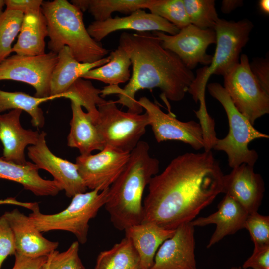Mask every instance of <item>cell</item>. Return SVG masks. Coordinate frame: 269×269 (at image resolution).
Returning <instances> with one entry per match:
<instances>
[{"instance_id": "obj_6", "label": "cell", "mask_w": 269, "mask_h": 269, "mask_svg": "<svg viewBox=\"0 0 269 269\" xmlns=\"http://www.w3.org/2000/svg\"><path fill=\"white\" fill-rule=\"evenodd\" d=\"M211 96L224 108L228 117L229 130L222 139L216 140L212 149L224 152L229 166L235 168L245 163L254 167L258 159L257 152L250 149V142L257 139H268L269 136L255 129L249 120L236 108L225 89L217 82L207 85Z\"/></svg>"}, {"instance_id": "obj_45", "label": "cell", "mask_w": 269, "mask_h": 269, "mask_svg": "<svg viewBox=\"0 0 269 269\" xmlns=\"http://www.w3.org/2000/svg\"><path fill=\"white\" fill-rule=\"evenodd\" d=\"M230 269H242V267L238 266V267H232Z\"/></svg>"}, {"instance_id": "obj_31", "label": "cell", "mask_w": 269, "mask_h": 269, "mask_svg": "<svg viewBox=\"0 0 269 269\" xmlns=\"http://www.w3.org/2000/svg\"><path fill=\"white\" fill-rule=\"evenodd\" d=\"M24 14L5 9L0 12V63L12 53V44L19 33Z\"/></svg>"}, {"instance_id": "obj_38", "label": "cell", "mask_w": 269, "mask_h": 269, "mask_svg": "<svg viewBox=\"0 0 269 269\" xmlns=\"http://www.w3.org/2000/svg\"><path fill=\"white\" fill-rule=\"evenodd\" d=\"M243 269H269V245H254L252 254L243 264Z\"/></svg>"}, {"instance_id": "obj_32", "label": "cell", "mask_w": 269, "mask_h": 269, "mask_svg": "<svg viewBox=\"0 0 269 269\" xmlns=\"http://www.w3.org/2000/svg\"><path fill=\"white\" fill-rule=\"evenodd\" d=\"M183 1L191 24L202 29H214L219 19L214 0Z\"/></svg>"}, {"instance_id": "obj_42", "label": "cell", "mask_w": 269, "mask_h": 269, "mask_svg": "<svg viewBox=\"0 0 269 269\" xmlns=\"http://www.w3.org/2000/svg\"><path fill=\"white\" fill-rule=\"evenodd\" d=\"M243 5V1L242 0H223L222 1L221 10L224 14H229Z\"/></svg>"}, {"instance_id": "obj_25", "label": "cell", "mask_w": 269, "mask_h": 269, "mask_svg": "<svg viewBox=\"0 0 269 269\" xmlns=\"http://www.w3.org/2000/svg\"><path fill=\"white\" fill-rule=\"evenodd\" d=\"M48 36L47 24L41 9L24 14L17 42L12 53L35 56L45 54V38Z\"/></svg>"}, {"instance_id": "obj_26", "label": "cell", "mask_w": 269, "mask_h": 269, "mask_svg": "<svg viewBox=\"0 0 269 269\" xmlns=\"http://www.w3.org/2000/svg\"><path fill=\"white\" fill-rule=\"evenodd\" d=\"M109 56L108 62L90 70L81 78L98 80L108 86H119V84L129 81L131 77V61L127 52L118 46Z\"/></svg>"}, {"instance_id": "obj_17", "label": "cell", "mask_w": 269, "mask_h": 269, "mask_svg": "<svg viewBox=\"0 0 269 269\" xmlns=\"http://www.w3.org/2000/svg\"><path fill=\"white\" fill-rule=\"evenodd\" d=\"M264 190L260 174L245 163L232 168L229 174L223 176L222 193L236 200L249 214L257 212Z\"/></svg>"}, {"instance_id": "obj_10", "label": "cell", "mask_w": 269, "mask_h": 269, "mask_svg": "<svg viewBox=\"0 0 269 269\" xmlns=\"http://www.w3.org/2000/svg\"><path fill=\"white\" fill-rule=\"evenodd\" d=\"M57 61V54L50 51L35 56L15 54L0 63V81L10 80L27 83L35 89V97H48L51 76Z\"/></svg>"}, {"instance_id": "obj_12", "label": "cell", "mask_w": 269, "mask_h": 269, "mask_svg": "<svg viewBox=\"0 0 269 269\" xmlns=\"http://www.w3.org/2000/svg\"><path fill=\"white\" fill-rule=\"evenodd\" d=\"M138 103L145 110L149 125L152 128L157 142L177 140L189 145L196 150L205 147L203 132L199 123L193 120L183 122L171 113H166L159 106L146 97Z\"/></svg>"}, {"instance_id": "obj_34", "label": "cell", "mask_w": 269, "mask_h": 269, "mask_svg": "<svg viewBox=\"0 0 269 269\" xmlns=\"http://www.w3.org/2000/svg\"><path fill=\"white\" fill-rule=\"evenodd\" d=\"M79 249L77 241L62 252L53 251L47 256L44 269H85L79 256Z\"/></svg>"}, {"instance_id": "obj_18", "label": "cell", "mask_w": 269, "mask_h": 269, "mask_svg": "<svg viewBox=\"0 0 269 269\" xmlns=\"http://www.w3.org/2000/svg\"><path fill=\"white\" fill-rule=\"evenodd\" d=\"M13 233L16 253L29 258L47 256L56 250L58 242L44 237L35 227L28 216L18 209L6 211L2 215Z\"/></svg>"}, {"instance_id": "obj_8", "label": "cell", "mask_w": 269, "mask_h": 269, "mask_svg": "<svg viewBox=\"0 0 269 269\" xmlns=\"http://www.w3.org/2000/svg\"><path fill=\"white\" fill-rule=\"evenodd\" d=\"M115 101L105 100L97 106L98 115L93 122L104 147L108 146L130 153L140 141L149 125L143 114L124 112Z\"/></svg>"}, {"instance_id": "obj_33", "label": "cell", "mask_w": 269, "mask_h": 269, "mask_svg": "<svg viewBox=\"0 0 269 269\" xmlns=\"http://www.w3.org/2000/svg\"><path fill=\"white\" fill-rule=\"evenodd\" d=\"M147 9L179 29L190 24L183 0H151Z\"/></svg>"}, {"instance_id": "obj_7", "label": "cell", "mask_w": 269, "mask_h": 269, "mask_svg": "<svg viewBox=\"0 0 269 269\" xmlns=\"http://www.w3.org/2000/svg\"><path fill=\"white\" fill-rule=\"evenodd\" d=\"M109 188L79 193L72 197L66 209L57 213L45 214L39 206L28 215L40 232L53 230L66 231L73 234L81 244L87 240L89 221L94 218L107 201Z\"/></svg>"}, {"instance_id": "obj_11", "label": "cell", "mask_w": 269, "mask_h": 269, "mask_svg": "<svg viewBox=\"0 0 269 269\" xmlns=\"http://www.w3.org/2000/svg\"><path fill=\"white\" fill-rule=\"evenodd\" d=\"M152 34L160 40L164 48L177 55L191 70L198 64L207 66L211 62L213 56L207 53V49L211 44H216L214 29H202L190 24L175 35L160 31Z\"/></svg>"}, {"instance_id": "obj_35", "label": "cell", "mask_w": 269, "mask_h": 269, "mask_svg": "<svg viewBox=\"0 0 269 269\" xmlns=\"http://www.w3.org/2000/svg\"><path fill=\"white\" fill-rule=\"evenodd\" d=\"M244 228L249 231L254 245H269V216L255 212L249 214Z\"/></svg>"}, {"instance_id": "obj_29", "label": "cell", "mask_w": 269, "mask_h": 269, "mask_svg": "<svg viewBox=\"0 0 269 269\" xmlns=\"http://www.w3.org/2000/svg\"><path fill=\"white\" fill-rule=\"evenodd\" d=\"M64 96L63 94L39 98L22 92H7L0 89V113L13 109L25 111L31 116L32 125L41 128L44 126L45 118L39 105L56 98H64Z\"/></svg>"}, {"instance_id": "obj_23", "label": "cell", "mask_w": 269, "mask_h": 269, "mask_svg": "<svg viewBox=\"0 0 269 269\" xmlns=\"http://www.w3.org/2000/svg\"><path fill=\"white\" fill-rule=\"evenodd\" d=\"M58 61L50 81V96L63 95L79 78L90 70L109 61L108 56L93 63H82L73 56L70 49L65 46L57 54Z\"/></svg>"}, {"instance_id": "obj_30", "label": "cell", "mask_w": 269, "mask_h": 269, "mask_svg": "<svg viewBox=\"0 0 269 269\" xmlns=\"http://www.w3.org/2000/svg\"><path fill=\"white\" fill-rule=\"evenodd\" d=\"M100 92L101 90L95 88L90 81L79 78L65 92V98L74 99L78 102L87 110L93 122L98 115L97 106L105 100Z\"/></svg>"}, {"instance_id": "obj_9", "label": "cell", "mask_w": 269, "mask_h": 269, "mask_svg": "<svg viewBox=\"0 0 269 269\" xmlns=\"http://www.w3.org/2000/svg\"><path fill=\"white\" fill-rule=\"evenodd\" d=\"M223 77V87L233 103L253 125L257 119L269 113V94L252 74L246 54H242L239 62Z\"/></svg>"}, {"instance_id": "obj_1", "label": "cell", "mask_w": 269, "mask_h": 269, "mask_svg": "<svg viewBox=\"0 0 269 269\" xmlns=\"http://www.w3.org/2000/svg\"><path fill=\"white\" fill-rule=\"evenodd\" d=\"M223 176L211 150L178 156L150 180L142 222L174 230L192 221L222 193Z\"/></svg>"}, {"instance_id": "obj_44", "label": "cell", "mask_w": 269, "mask_h": 269, "mask_svg": "<svg viewBox=\"0 0 269 269\" xmlns=\"http://www.w3.org/2000/svg\"><path fill=\"white\" fill-rule=\"evenodd\" d=\"M5 5V0H0V12L2 11V9Z\"/></svg>"}, {"instance_id": "obj_13", "label": "cell", "mask_w": 269, "mask_h": 269, "mask_svg": "<svg viewBox=\"0 0 269 269\" xmlns=\"http://www.w3.org/2000/svg\"><path fill=\"white\" fill-rule=\"evenodd\" d=\"M130 153L106 146L96 154L80 155L75 163L87 188L101 191L109 188L119 176Z\"/></svg>"}, {"instance_id": "obj_40", "label": "cell", "mask_w": 269, "mask_h": 269, "mask_svg": "<svg viewBox=\"0 0 269 269\" xmlns=\"http://www.w3.org/2000/svg\"><path fill=\"white\" fill-rule=\"evenodd\" d=\"M14 255L15 263L12 269H44V265L47 259V256L29 258L18 254Z\"/></svg>"}, {"instance_id": "obj_37", "label": "cell", "mask_w": 269, "mask_h": 269, "mask_svg": "<svg viewBox=\"0 0 269 269\" xmlns=\"http://www.w3.org/2000/svg\"><path fill=\"white\" fill-rule=\"evenodd\" d=\"M255 58L249 62V67L254 77L261 87L269 94V58Z\"/></svg>"}, {"instance_id": "obj_20", "label": "cell", "mask_w": 269, "mask_h": 269, "mask_svg": "<svg viewBox=\"0 0 269 269\" xmlns=\"http://www.w3.org/2000/svg\"><path fill=\"white\" fill-rule=\"evenodd\" d=\"M249 215L245 209L231 196L225 195L218 206V210L207 217H201L191 221L195 226L214 224L216 226L207 248H209L226 236L232 235L244 228Z\"/></svg>"}, {"instance_id": "obj_28", "label": "cell", "mask_w": 269, "mask_h": 269, "mask_svg": "<svg viewBox=\"0 0 269 269\" xmlns=\"http://www.w3.org/2000/svg\"><path fill=\"white\" fill-rule=\"evenodd\" d=\"M94 269H141L140 258L131 241L125 237L98 255Z\"/></svg>"}, {"instance_id": "obj_24", "label": "cell", "mask_w": 269, "mask_h": 269, "mask_svg": "<svg viewBox=\"0 0 269 269\" xmlns=\"http://www.w3.org/2000/svg\"><path fill=\"white\" fill-rule=\"evenodd\" d=\"M69 100L72 117L67 137L68 146L77 148L83 155L90 154L94 150L101 151L105 147L90 116L76 100Z\"/></svg>"}, {"instance_id": "obj_21", "label": "cell", "mask_w": 269, "mask_h": 269, "mask_svg": "<svg viewBox=\"0 0 269 269\" xmlns=\"http://www.w3.org/2000/svg\"><path fill=\"white\" fill-rule=\"evenodd\" d=\"M175 230L163 228L156 224L144 221L132 225L124 231L138 253L141 269H150L160 245L171 237Z\"/></svg>"}, {"instance_id": "obj_36", "label": "cell", "mask_w": 269, "mask_h": 269, "mask_svg": "<svg viewBox=\"0 0 269 269\" xmlns=\"http://www.w3.org/2000/svg\"><path fill=\"white\" fill-rule=\"evenodd\" d=\"M16 246L12 230L5 217H0V269L9 255H15Z\"/></svg>"}, {"instance_id": "obj_22", "label": "cell", "mask_w": 269, "mask_h": 269, "mask_svg": "<svg viewBox=\"0 0 269 269\" xmlns=\"http://www.w3.org/2000/svg\"><path fill=\"white\" fill-rule=\"evenodd\" d=\"M39 169L30 162L18 164L0 158V178L18 183L25 189L39 196H54L62 190L61 185L56 181L41 177Z\"/></svg>"}, {"instance_id": "obj_39", "label": "cell", "mask_w": 269, "mask_h": 269, "mask_svg": "<svg viewBox=\"0 0 269 269\" xmlns=\"http://www.w3.org/2000/svg\"><path fill=\"white\" fill-rule=\"evenodd\" d=\"M42 0H5L6 9L21 12L24 14L41 8Z\"/></svg>"}, {"instance_id": "obj_3", "label": "cell", "mask_w": 269, "mask_h": 269, "mask_svg": "<svg viewBox=\"0 0 269 269\" xmlns=\"http://www.w3.org/2000/svg\"><path fill=\"white\" fill-rule=\"evenodd\" d=\"M149 149L148 143L140 140L109 188L104 206L113 225L120 231L143 220V192L160 167L159 160L150 156Z\"/></svg>"}, {"instance_id": "obj_2", "label": "cell", "mask_w": 269, "mask_h": 269, "mask_svg": "<svg viewBox=\"0 0 269 269\" xmlns=\"http://www.w3.org/2000/svg\"><path fill=\"white\" fill-rule=\"evenodd\" d=\"M128 54L132 74L124 88L107 86L101 90L102 98L116 94L115 101L128 108V112L141 114L143 108L135 98L141 90L158 88L166 99L178 102L184 99L195 75L179 57L164 48L160 40L149 32H123L119 45Z\"/></svg>"}, {"instance_id": "obj_43", "label": "cell", "mask_w": 269, "mask_h": 269, "mask_svg": "<svg viewBox=\"0 0 269 269\" xmlns=\"http://www.w3.org/2000/svg\"><path fill=\"white\" fill-rule=\"evenodd\" d=\"M259 6L263 12L269 14V0H261L259 1Z\"/></svg>"}, {"instance_id": "obj_14", "label": "cell", "mask_w": 269, "mask_h": 269, "mask_svg": "<svg viewBox=\"0 0 269 269\" xmlns=\"http://www.w3.org/2000/svg\"><path fill=\"white\" fill-rule=\"evenodd\" d=\"M46 135L42 131L36 144L28 147L29 158L39 169H44L52 175L67 197H73L85 192L88 188L78 172L77 164L54 155L47 145Z\"/></svg>"}, {"instance_id": "obj_41", "label": "cell", "mask_w": 269, "mask_h": 269, "mask_svg": "<svg viewBox=\"0 0 269 269\" xmlns=\"http://www.w3.org/2000/svg\"><path fill=\"white\" fill-rule=\"evenodd\" d=\"M11 204L24 207L32 211L39 206L37 202H25L17 200L14 198H8L5 199L0 200V205Z\"/></svg>"}, {"instance_id": "obj_16", "label": "cell", "mask_w": 269, "mask_h": 269, "mask_svg": "<svg viewBox=\"0 0 269 269\" xmlns=\"http://www.w3.org/2000/svg\"><path fill=\"white\" fill-rule=\"evenodd\" d=\"M195 248L194 226L183 223L160 245L150 269H197Z\"/></svg>"}, {"instance_id": "obj_27", "label": "cell", "mask_w": 269, "mask_h": 269, "mask_svg": "<svg viewBox=\"0 0 269 269\" xmlns=\"http://www.w3.org/2000/svg\"><path fill=\"white\" fill-rule=\"evenodd\" d=\"M151 0H72L71 3L82 12L87 10L95 21L111 18L113 12L130 14L138 9H147Z\"/></svg>"}, {"instance_id": "obj_15", "label": "cell", "mask_w": 269, "mask_h": 269, "mask_svg": "<svg viewBox=\"0 0 269 269\" xmlns=\"http://www.w3.org/2000/svg\"><path fill=\"white\" fill-rule=\"evenodd\" d=\"M90 36L98 42L112 32L132 30L138 32L160 31L169 35L177 34L180 29L165 19L144 9H138L126 16L94 21L87 28Z\"/></svg>"}, {"instance_id": "obj_4", "label": "cell", "mask_w": 269, "mask_h": 269, "mask_svg": "<svg viewBox=\"0 0 269 269\" xmlns=\"http://www.w3.org/2000/svg\"><path fill=\"white\" fill-rule=\"evenodd\" d=\"M41 11L48 29L50 52L58 54L65 46L82 63H93L107 55L109 51L89 35L82 12L66 0L43 1Z\"/></svg>"}, {"instance_id": "obj_5", "label": "cell", "mask_w": 269, "mask_h": 269, "mask_svg": "<svg viewBox=\"0 0 269 269\" xmlns=\"http://www.w3.org/2000/svg\"><path fill=\"white\" fill-rule=\"evenodd\" d=\"M253 27L247 19L238 21L219 19L214 27L216 47L211 62L197 70L188 91L195 103L205 101V89L212 75L224 76L239 62L240 53L249 41Z\"/></svg>"}, {"instance_id": "obj_19", "label": "cell", "mask_w": 269, "mask_h": 269, "mask_svg": "<svg viewBox=\"0 0 269 269\" xmlns=\"http://www.w3.org/2000/svg\"><path fill=\"white\" fill-rule=\"evenodd\" d=\"M22 111L13 109L0 115V140L3 146L2 158L18 164L26 163L24 150L28 145H33L38 141V131L24 129L20 117Z\"/></svg>"}]
</instances>
